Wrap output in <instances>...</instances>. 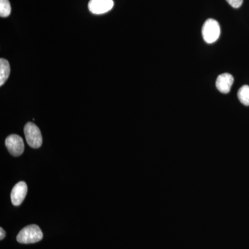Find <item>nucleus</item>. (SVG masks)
Masks as SVG:
<instances>
[{
	"mask_svg": "<svg viewBox=\"0 0 249 249\" xmlns=\"http://www.w3.org/2000/svg\"><path fill=\"white\" fill-rule=\"evenodd\" d=\"M43 238V233L38 226L32 224L24 227L17 236V241L21 244H34Z\"/></svg>",
	"mask_w": 249,
	"mask_h": 249,
	"instance_id": "1",
	"label": "nucleus"
},
{
	"mask_svg": "<svg viewBox=\"0 0 249 249\" xmlns=\"http://www.w3.org/2000/svg\"><path fill=\"white\" fill-rule=\"evenodd\" d=\"M221 29L219 23L215 19H209L202 27V37L206 43L215 42L220 36Z\"/></svg>",
	"mask_w": 249,
	"mask_h": 249,
	"instance_id": "2",
	"label": "nucleus"
},
{
	"mask_svg": "<svg viewBox=\"0 0 249 249\" xmlns=\"http://www.w3.org/2000/svg\"><path fill=\"white\" fill-rule=\"evenodd\" d=\"M24 135L29 146L39 148L42 144V137L40 129L36 124L29 122L24 126Z\"/></svg>",
	"mask_w": 249,
	"mask_h": 249,
	"instance_id": "3",
	"label": "nucleus"
},
{
	"mask_svg": "<svg viewBox=\"0 0 249 249\" xmlns=\"http://www.w3.org/2000/svg\"><path fill=\"white\" fill-rule=\"evenodd\" d=\"M5 145L11 155L19 157L24 150V144L22 137L17 134H11L5 141Z\"/></svg>",
	"mask_w": 249,
	"mask_h": 249,
	"instance_id": "4",
	"label": "nucleus"
},
{
	"mask_svg": "<svg viewBox=\"0 0 249 249\" xmlns=\"http://www.w3.org/2000/svg\"><path fill=\"white\" fill-rule=\"evenodd\" d=\"M114 4L113 0H90L88 8L93 14L101 15L110 11Z\"/></svg>",
	"mask_w": 249,
	"mask_h": 249,
	"instance_id": "5",
	"label": "nucleus"
},
{
	"mask_svg": "<svg viewBox=\"0 0 249 249\" xmlns=\"http://www.w3.org/2000/svg\"><path fill=\"white\" fill-rule=\"evenodd\" d=\"M27 183L24 181L18 182L11 191V199L12 204L14 206H19L24 201V198L27 196Z\"/></svg>",
	"mask_w": 249,
	"mask_h": 249,
	"instance_id": "6",
	"label": "nucleus"
},
{
	"mask_svg": "<svg viewBox=\"0 0 249 249\" xmlns=\"http://www.w3.org/2000/svg\"><path fill=\"white\" fill-rule=\"evenodd\" d=\"M233 82L234 78L231 74L228 73H222L217 77L216 87L220 92L228 93L230 92Z\"/></svg>",
	"mask_w": 249,
	"mask_h": 249,
	"instance_id": "7",
	"label": "nucleus"
},
{
	"mask_svg": "<svg viewBox=\"0 0 249 249\" xmlns=\"http://www.w3.org/2000/svg\"><path fill=\"white\" fill-rule=\"evenodd\" d=\"M9 62L6 59H0V85L2 86L9 78L10 75Z\"/></svg>",
	"mask_w": 249,
	"mask_h": 249,
	"instance_id": "8",
	"label": "nucleus"
},
{
	"mask_svg": "<svg viewBox=\"0 0 249 249\" xmlns=\"http://www.w3.org/2000/svg\"><path fill=\"white\" fill-rule=\"evenodd\" d=\"M237 97L241 103L246 106H249V86L244 85L239 89L237 92Z\"/></svg>",
	"mask_w": 249,
	"mask_h": 249,
	"instance_id": "9",
	"label": "nucleus"
},
{
	"mask_svg": "<svg viewBox=\"0 0 249 249\" xmlns=\"http://www.w3.org/2000/svg\"><path fill=\"white\" fill-rule=\"evenodd\" d=\"M11 6L9 0H0V16L6 18L10 16Z\"/></svg>",
	"mask_w": 249,
	"mask_h": 249,
	"instance_id": "10",
	"label": "nucleus"
},
{
	"mask_svg": "<svg viewBox=\"0 0 249 249\" xmlns=\"http://www.w3.org/2000/svg\"><path fill=\"white\" fill-rule=\"evenodd\" d=\"M227 1L232 8H235V9L240 8L243 3V0H227Z\"/></svg>",
	"mask_w": 249,
	"mask_h": 249,
	"instance_id": "11",
	"label": "nucleus"
},
{
	"mask_svg": "<svg viewBox=\"0 0 249 249\" xmlns=\"http://www.w3.org/2000/svg\"><path fill=\"white\" fill-rule=\"evenodd\" d=\"M0 240H2L4 238L5 236H6V232L2 228H0Z\"/></svg>",
	"mask_w": 249,
	"mask_h": 249,
	"instance_id": "12",
	"label": "nucleus"
}]
</instances>
